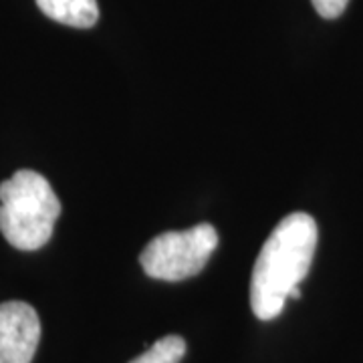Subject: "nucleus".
Wrapping results in <instances>:
<instances>
[{
  "label": "nucleus",
  "instance_id": "nucleus-1",
  "mask_svg": "<svg viewBox=\"0 0 363 363\" xmlns=\"http://www.w3.org/2000/svg\"><path fill=\"white\" fill-rule=\"evenodd\" d=\"M317 236V222L305 212H293L277 224L250 279V307L257 319L272 321L283 313L286 298L309 274Z\"/></svg>",
  "mask_w": 363,
  "mask_h": 363
},
{
  "label": "nucleus",
  "instance_id": "nucleus-6",
  "mask_svg": "<svg viewBox=\"0 0 363 363\" xmlns=\"http://www.w3.org/2000/svg\"><path fill=\"white\" fill-rule=\"evenodd\" d=\"M186 355V341L180 335H166L130 363H180Z\"/></svg>",
  "mask_w": 363,
  "mask_h": 363
},
{
  "label": "nucleus",
  "instance_id": "nucleus-3",
  "mask_svg": "<svg viewBox=\"0 0 363 363\" xmlns=\"http://www.w3.org/2000/svg\"><path fill=\"white\" fill-rule=\"evenodd\" d=\"M216 247V228L212 224H198L180 233L157 234L143 248L140 262L147 277L178 283L202 271Z\"/></svg>",
  "mask_w": 363,
  "mask_h": 363
},
{
  "label": "nucleus",
  "instance_id": "nucleus-4",
  "mask_svg": "<svg viewBox=\"0 0 363 363\" xmlns=\"http://www.w3.org/2000/svg\"><path fill=\"white\" fill-rule=\"evenodd\" d=\"M39 339V315L28 303H0V363H30Z\"/></svg>",
  "mask_w": 363,
  "mask_h": 363
},
{
  "label": "nucleus",
  "instance_id": "nucleus-5",
  "mask_svg": "<svg viewBox=\"0 0 363 363\" xmlns=\"http://www.w3.org/2000/svg\"><path fill=\"white\" fill-rule=\"evenodd\" d=\"M40 13L75 28H91L99 21L97 0H37Z\"/></svg>",
  "mask_w": 363,
  "mask_h": 363
},
{
  "label": "nucleus",
  "instance_id": "nucleus-2",
  "mask_svg": "<svg viewBox=\"0 0 363 363\" xmlns=\"http://www.w3.org/2000/svg\"><path fill=\"white\" fill-rule=\"evenodd\" d=\"M61 202L45 176L18 169L0 184V233L18 250H39L52 236Z\"/></svg>",
  "mask_w": 363,
  "mask_h": 363
},
{
  "label": "nucleus",
  "instance_id": "nucleus-7",
  "mask_svg": "<svg viewBox=\"0 0 363 363\" xmlns=\"http://www.w3.org/2000/svg\"><path fill=\"white\" fill-rule=\"evenodd\" d=\"M315 11L321 14L323 18H337L343 14L345 6L350 0H311Z\"/></svg>",
  "mask_w": 363,
  "mask_h": 363
}]
</instances>
